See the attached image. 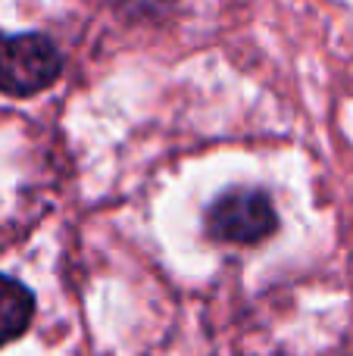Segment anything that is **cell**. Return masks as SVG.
I'll return each instance as SVG.
<instances>
[{
    "label": "cell",
    "instance_id": "1",
    "mask_svg": "<svg viewBox=\"0 0 353 356\" xmlns=\"http://www.w3.org/2000/svg\"><path fill=\"white\" fill-rule=\"evenodd\" d=\"M60 50L44 35H0V91L31 97L56 81Z\"/></svg>",
    "mask_w": 353,
    "mask_h": 356
},
{
    "label": "cell",
    "instance_id": "2",
    "mask_svg": "<svg viewBox=\"0 0 353 356\" xmlns=\"http://www.w3.org/2000/svg\"><path fill=\"white\" fill-rule=\"evenodd\" d=\"M279 228V216L263 191L231 188L206 213V232L229 244H260Z\"/></svg>",
    "mask_w": 353,
    "mask_h": 356
},
{
    "label": "cell",
    "instance_id": "3",
    "mask_svg": "<svg viewBox=\"0 0 353 356\" xmlns=\"http://www.w3.org/2000/svg\"><path fill=\"white\" fill-rule=\"evenodd\" d=\"M35 313V297L16 278L0 275V347L16 341L28 328Z\"/></svg>",
    "mask_w": 353,
    "mask_h": 356
},
{
    "label": "cell",
    "instance_id": "4",
    "mask_svg": "<svg viewBox=\"0 0 353 356\" xmlns=\"http://www.w3.org/2000/svg\"><path fill=\"white\" fill-rule=\"evenodd\" d=\"M160 3H169V0H129V6H141V10H156Z\"/></svg>",
    "mask_w": 353,
    "mask_h": 356
}]
</instances>
